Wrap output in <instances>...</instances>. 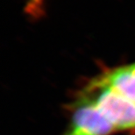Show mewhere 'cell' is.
Listing matches in <instances>:
<instances>
[{
    "instance_id": "cell-1",
    "label": "cell",
    "mask_w": 135,
    "mask_h": 135,
    "mask_svg": "<svg viewBox=\"0 0 135 135\" xmlns=\"http://www.w3.org/2000/svg\"><path fill=\"white\" fill-rule=\"evenodd\" d=\"M81 92L92 100L118 133L135 135V103L102 83L97 77L90 81Z\"/></svg>"
},
{
    "instance_id": "cell-2",
    "label": "cell",
    "mask_w": 135,
    "mask_h": 135,
    "mask_svg": "<svg viewBox=\"0 0 135 135\" xmlns=\"http://www.w3.org/2000/svg\"><path fill=\"white\" fill-rule=\"evenodd\" d=\"M68 109L69 121L61 135H114L118 133L92 100L81 91Z\"/></svg>"
},
{
    "instance_id": "cell-3",
    "label": "cell",
    "mask_w": 135,
    "mask_h": 135,
    "mask_svg": "<svg viewBox=\"0 0 135 135\" xmlns=\"http://www.w3.org/2000/svg\"><path fill=\"white\" fill-rule=\"evenodd\" d=\"M97 78L128 100L135 103V62L104 72Z\"/></svg>"
},
{
    "instance_id": "cell-4",
    "label": "cell",
    "mask_w": 135,
    "mask_h": 135,
    "mask_svg": "<svg viewBox=\"0 0 135 135\" xmlns=\"http://www.w3.org/2000/svg\"><path fill=\"white\" fill-rule=\"evenodd\" d=\"M45 0H27L26 12L29 17L38 18L41 17L44 12Z\"/></svg>"
}]
</instances>
